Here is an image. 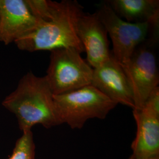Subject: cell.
<instances>
[{
  "label": "cell",
  "instance_id": "cell-1",
  "mask_svg": "<svg viewBox=\"0 0 159 159\" xmlns=\"http://www.w3.org/2000/svg\"><path fill=\"white\" fill-rule=\"evenodd\" d=\"M84 8L75 0L51 1V18L40 23L33 31L15 41L23 51L34 52L73 48L85 52L77 35V25Z\"/></svg>",
  "mask_w": 159,
  "mask_h": 159
},
{
  "label": "cell",
  "instance_id": "cell-14",
  "mask_svg": "<svg viewBox=\"0 0 159 159\" xmlns=\"http://www.w3.org/2000/svg\"><path fill=\"white\" fill-rule=\"evenodd\" d=\"M129 159H134V157H133V156H131L130 157V158H129Z\"/></svg>",
  "mask_w": 159,
  "mask_h": 159
},
{
  "label": "cell",
  "instance_id": "cell-12",
  "mask_svg": "<svg viewBox=\"0 0 159 159\" xmlns=\"http://www.w3.org/2000/svg\"><path fill=\"white\" fill-rule=\"evenodd\" d=\"M35 146L31 130L23 131L16 143L11 155L7 159H35Z\"/></svg>",
  "mask_w": 159,
  "mask_h": 159
},
{
  "label": "cell",
  "instance_id": "cell-3",
  "mask_svg": "<svg viewBox=\"0 0 159 159\" xmlns=\"http://www.w3.org/2000/svg\"><path fill=\"white\" fill-rule=\"evenodd\" d=\"M54 101L62 124L72 129H82L89 119H104L117 105L92 85L54 95Z\"/></svg>",
  "mask_w": 159,
  "mask_h": 159
},
{
  "label": "cell",
  "instance_id": "cell-4",
  "mask_svg": "<svg viewBox=\"0 0 159 159\" xmlns=\"http://www.w3.org/2000/svg\"><path fill=\"white\" fill-rule=\"evenodd\" d=\"M158 45L159 37H149L121 65L133 93L135 110L142 109L151 92L159 86Z\"/></svg>",
  "mask_w": 159,
  "mask_h": 159
},
{
  "label": "cell",
  "instance_id": "cell-10",
  "mask_svg": "<svg viewBox=\"0 0 159 159\" xmlns=\"http://www.w3.org/2000/svg\"><path fill=\"white\" fill-rule=\"evenodd\" d=\"M136 134L131 144L135 159H159V115L147 108L133 110Z\"/></svg>",
  "mask_w": 159,
  "mask_h": 159
},
{
  "label": "cell",
  "instance_id": "cell-2",
  "mask_svg": "<svg viewBox=\"0 0 159 159\" xmlns=\"http://www.w3.org/2000/svg\"><path fill=\"white\" fill-rule=\"evenodd\" d=\"M14 114L22 131L37 125L47 129L62 125L54 101V94L46 77L29 72L20 80L16 89L2 102Z\"/></svg>",
  "mask_w": 159,
  "mask_h": 159
},
{
  "label": "cell",
  "instance_id": "cell-8",
  "mask_svg": "<svg viewBox=\"0 0 159 159\" xmlns=\"http://www.w3.org/2000/svg\"><path fill=\"white\" fill-rule=\"evenodd\" d=\"M41 23L26 0H0V41L6 45L33 31Z\"/></svg>",
  "mask_w": 159,
  "mask_h": 159
},
{
  "label": "cell",
  "instance_id": "cell-11",
  "mask_svg": "<svg viewBox=\"0 0 159 159\" xmlns=\"http://www.w3.org/2000/svg\"><path fill=\"white\" fill-rule=\"evenodd\" d=\"M106 2L125 21L148 23L159 28V0H108Z\"/></svg>",
  "mask_w": 159,
  "mask_h": 159
},
{
  "label": "cell",
  "instance_id": "cell-9",
  "mask_svg": "<svg viewBox=\"0 0 159 159\" xmlns=\"http://www.w3.org/2000/svg\"><path fill=\"white\" fill-rule=\"evenodd\" d=\"M77 35L87 54V62L95 68L110 58L107 32L96 14H85L80 18Z\"/></svg>",
  "mask_w": 159,
  "mask_h": 159
},
{
  "label": "cell",
  "instance_id": "cell-6",
  "mask_svg": "<svg viewBox=\"0 0 159 159\" xmlns=\"http://www.w3.org/2000/svg\"><path fill=\"white\" fill-rule=\"evenodd\" d=\"M113 43L114 58L121 65L126 63L138 46L150 36H159V28L148 23H131L120 18L106 1L95 12Z\"/></svg>",
  "mask_w": 159,
  "mask_h": 159
},
{
  "label": "cell",
  "instance_id": "cell-5",
  "mask_svg": "<svg viewBox=\"0 0 159 159\" xmlns=\"http://www.w3.org/2000/svg\"><path fill=\"white\" fill-rule=\"evenodd\" d=\"M46 78L54 95H60L91 85L93 68L73 48L51 50Z\"/></svg>",
  "mask_w": 159,
  "mask_h": 159
},
{
  "label": "cell",
  "instance_id": "cell-7",
  "mask_svg": "<svg viewBox=\"0 0 159 159\" xmlns=\"http://www.w3.org/2000/svg\"><path fill=\"white\" fill-rule=\"evenodd\" d=\"M91 85L116 102L134 108L133 93L122 66L112 53L108 60L93 68Z\"/></svg>",
  "mask_w": 159,
  "mask_h": 159
},
{
  "label": "cell",
  "instance_id": "cell-13",
  "mask_svg": "<svg viewBox=\"0 0 159 159\" xmlns=\"http://www.w3.org/2000/svg\"><path fill=\"white\" fill-rule=\"evenodd\" d=\"M143 108H146L159 115V87H157L148 97Z\"/></svg>",
  "mask_w": 159,
  "mask_h": 159
}]
</instances>
